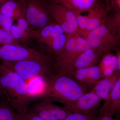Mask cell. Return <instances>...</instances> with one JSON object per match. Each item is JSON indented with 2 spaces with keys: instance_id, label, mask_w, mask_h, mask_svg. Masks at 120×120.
<instances>
[{
  "instance_id": "obj_1",
  "label": "cell",
  "mask_w": 120,
  "mask_h": 120,
  "mask_svg": "<svg viewBox=\"0 0 120 120\" xmlns=\"http://www.w3.org/2000/svg\"><path fill=\"white\" fill-rule=\"evenodd\" d=\"M0 84L4 98L15 112L22 115L29 109L32 101L26 81L2 63L0 64Z\"/></svg>"
},
{
  "instance_id": "obj_2",
  "label": "cell",
  "mask_w": 120,
  "mask_h": 120,
  "mask_svg": "<svg viewBox=\"0 0 120 120\" xmlns=\"http://www.w3.org/2000/svg\"><path fill=\"white\" fill-rule=\"evenodd\" d=\"M44 78L46 86L41 99L62 103L71 111L74 102L88 91L65 75L54 73Z\"/></svg>"
},
{
  "instance_id": "obj_3",
  "label": "cell",
  "mask_w": 120,
  "mask_h": 120,
  "mask_svg": "<svg viewBox=\"0 0 120 120\" xmlns=\"http://www.w3.org/2000/svg\"><path fill=\"white\" fill-rule=\"evenodd\" d=\"M109 2L105 0L98 2L88 11L76 15L79 29V34L86 39L92 30L104 25L110 11Z\"/></svg>"
},
{
  "instance_id": "obj_4",
  "label": "cell",
  "mask_w": 120,
  "mask_h": 120,
  "mask_svg": "<svg viewBox=\"0 0 120 120\" xmlns=\"http://www.w3.org/2000/svg\"><path fill=\"white\" fill-rule=\"evenodd\" d=\"M90 47L79 33L69 37L62 51L54 57L53 66L55 73L61 74L79 54Z\"/></svg>"
},
{
  "instance_id": "obj_5",
  "label": "cell",
  "mask_w": 120,
  "mask_h": 120,
  "mask_svg": "<svg viewBox=\"0 0 120 120\" xmlns=\"http://www.w3.org/2000/svg\"><path fill=\"white\" fill-rule=\"evenodd\" d=\"M53 61L26 60L17 62H4V64L26 81L37 76L47 77L55 73Z\"/></svg>"
},
{
  "instance_id": "obj_6",
  "label": "cell",
  "mask_w": 120,
  "mask_h": 120,
  "mask_svg": "<svg viewBox=\"0 0 120 120\" xmlns=\"http://www.w3.org/2000/svg\"><path fill=\"white\" fill-rule=\"evenodd\" d=\"M54 57L34 49L20 45H0V60L4 62H17L26 60L53 61Z\"/></svg>"
},
{
  "instance_id": "obj_7",
  "label": "cell",
  "mask_w": 120,
  "mask_h": 120,
  "mask_svg": "<svg viewBox=\"0 0 120 120\" xmlns=\"http://www.w3.org/2000/svg\"><path fill=\"white\" fill-rule=\"evenodd\" d=\"M24 17L31 27L41 29L52 22L49 0H23Z\"/></svg>"
},
{
  "instance_id": "obj_8",
  "label": "cell",
  "mask_w": 120,
  "mask_h": 120,
  "mask_svg": "<svg viewBox=\"0 0 120 120\" xmlns=\"http://www.w3.org/2000/svg\"><path fill=\"white\" fill-rule=\"evenodd\" d=\"M86 40L90 47L103 56L116 51L120 43V41L112 34L105 25L92 30Z\"/></svg>"
},
{
  "instance_id": "obj_9",
  "label": "cell",
  "mask_w": 120,
  "mask_h": 120,
  "mask_svg": "<svg viewBox=\"0 0 120 120\" xmlns=\"http://www.w3.org/2000/svg\"><path fill=\"white\" fill-rule=\"evenodd\" d=\"M48 7L51 17L62 28L68 38L79 33L76 16L72 11L60 4L50 1Z\"/></svg>"
},
{
  "instance_id": "obj_10",
  "label": "cell",
  "mask_w": 120,
  "mask_h": 120,
  "mask_svg": "<svg viewBox=\"0 0 120 120\" xmlns=\"http://www.w3.org/2000/svg\"><path fill=\"white\" fill-rule=\"evenodd\" d=\"M28 109L43 120H63L72 113L66 106H59L43 99L34 103Z\"/></svg>"
},
{
  "instance_id": "obj_11",
  "label": "cell",
  "mask_w": 120,
  "mask_h": 120,
  "mask_svg": "<svg viewBox=\"0 0 120 120\" xmlns=\"http://www.w3.org/2000/svg\"><path fill=\"white\" fill-rule=\"evenodd\" d=\"M70 77L80 86L90 91L102 79L98 65L77 69L65 75Z\"/></svg>"
},
{
  "instance_id": "obj_12",
  "label": "cell",
  "mask_w": 120,
  "mask_h": 120,
  "mask_svg": "<svg viewBox=\"0 0 120 120\" xmlns=\"http://www.w3.org/2000/svg\"><path fill=\"white\" fill-rule=\"evenodd\" d=\"M103 56L95 50L90 47L79 54L61 75H66L77 69L98 65Z\"/></svg>"
},
{
  "instance_id": "obj_13",
  "label": "cell",
  "mask_w": 120,
  "mask_h": 120,
  "mask_svg": "<svg viewBox=\"0 0 120 120\" xmlns=\"http://www.w3.org/2000/svg\"><path fill=\"white\" fill-rule=\"evenodd\" d=\"M102 100L94 93L86 92L74 102L71 111L72 112L83 114L95 112Z\"/></svg>"
},
{
  "instance_id": "obj_14",
  "label": "cell",
  "mask_w": 120,
  "mask_h": 120,
  "mask_svg": "<svg viewBox=\"0 0 120 120\" xmlns=\"http://www.w3.org/2000/svg\"><path fill=\"white\" fill-rule=\"evenodd\" d=\"M120 76V72H116L109 76L101 79L92 87L90 92L94 93L102 100L105 101Z\"/></svg>"
},
{
  "instance_id": "obj_15",
  "label": "cell",
  "mask_w": 120,
  "mask_h": 120,
  "mask_svg": "<svg viewBox=\"0 0 120 120\" xmlns=\"http://www.w3.org/2000/svg\"><path fill=\"white\" fill-rule=\"evenodd\" d=\"M109 2V0H50V2L64 5L75 15L86 11L91 8L101 1Z\"/></svg>"
},
{
  "instance_id": "obj_16",
  "label": "cell",
  "mask_w": 120,
  "mask_h": 120,
  "mask_svg": "<svg viewBox=\"0 0 120 120\" xmlns=\"http://www.w3.org/2000/svg\"><path fill=\"white\" fill-rule=\"evenodd\" d=\"M0 13L17 20L24 17V8L23 0H8L1 5Z\"/></svg>"
},
{
  "instance_id": "obj_17",
  "label": "cell",
  "mask_w": 120,
  "mask_h": 120,
  "mask_svg": "<svg viewBox=\"0 0 120 120\" xmlns=\"http://www.w3.org/2000/svg\"><path fill=\"white\" fill-rule=\"evenodd\" d=\"M55 23V22H52L43 28L32 30L31 38L46 45V54H48L52 43Z\"/></svg>"
},
{
  "instance_id": "obj_18",
  "label": "cell",
  "mask_w": 120,
  "mask_h": 120,
  "mask_svg": "<svg viewBox=\"0 0 120 120\" xmlns=\"http://www.w3.org/2000/svg\"><path fill=\"white\" fill-rule=\"evenodd\" d=\"M101 108L112 116L116 112L120 111V76Z\"/></svg>"
},
{
  "instance_id": "obj_19",
  "label": "cell",
  "mask_w": 120,
  "mask_h": 120,
  "mask_svg": "<svg viewBox=\"0 0 120 120\" xmlns=\"http://www.w3.org/2000/svg\"><path fill=\"white\" fill-rule=\"evenodd\" d=\"M68 38L62 28L56 22L52 43L48 54L54 57L58 55L64 49Z\"/></svg>"
},
{
  "instance_id": "obj_20",
  "label": "cell",
  "mask_w": 120,
  "mask_h": 120,
  "mask_svg": "<svg viewBox=\"0 0 120 120\" xmlns=\"http://www.w3.org/2000/svg\"><path fill=\"white\" fill-rule=\"evenodd\" d=\"M17 24L13 25L11 32L15 38L19 41H27L31 38L33 28L30 26L24 16L17 19Z\"/></svg>"
},
{
  "instance_id": "obj_21",
  "label": "cell",
  "mask_w": 120,
  "mask_h": 120,
  "mask_svg": "<svg viewBox=\"0 0 120 120\" xmlns=\"http://www.w3.org/2000/svg\"><path fill=\"white\" fill-rule=\"evenodd\" d=\"M27 84V91L31 101L42 98L45 90L46 83L44 77L37 76L30 79Z\"/></svg>"
},
{
  "instance_id": "obj_22",
  "label": "cell",
  "mask_w": 120,
  "mask_h": 120,
  "mask_svg": "<svg viewBox=\"0 0 120 120\" xmlns=\"http://www.w3.org/2000/svg\"><path fill=\"white\" fill-rule=\"evenodd\" d=\"M104 25L112 34L120 41V11H115L114 14L108 15Z\"/></svg>"
},
{
  "instance_id": "obj_23",
  "label": "cell",
  "mask_w": 120,
  "mask_h": 120,
  "mask_svg": "<svg viewBox=\"0 0 120 120\" xmlns=\"http://www.w3.org/2000/svg\"><path fill=\"white\" fill-rule=\"evenodd\" d=\"M20 116L4 98L0 97V120H19Z\"/></svg>"
},
{
  "instance_id": "obj_24",
  "label": "cell",
  "mask_w": 120,
  "mask_h": 120,
  "mask_svg": "<svg viewBox=\"0 0 120 120\" xmlns=\"http://www.w3.org/2000/svg\"><path fill=\"white\" fill-rule=\"evenodd\" d=\"M20 45L19 41L15 38L11 32L0 27V45Z\"/></svg>"
},
{
  "instance_id": "obj_25",
  "label": "cell",
  "mask_w": 120,
  "mask_h": 120,
  "mask_svg": "<svg viewBox=\"0 0 120 120\" xmlns=\"http://www.w3.org/2000/svg\"><path fill=\"white\" fill-rule=\"evenodd\" d=\"M95 111L87 114L72 112L63 120H97Z\"/></svg>"
},
{
  "instance_id": "obj_26",
  "label": "cell",
  "mask_w": 120,
  "mask_h": 120,
  "mask_svg": "<svg viewBox=\"0 0 120 120\" xmlns=\"http://www.w3.org/2000/svg\"><path fill=\"white\" fill-rule=\"evenodd\" d=\"M13 21L11 17L0 13V27L11 32Z\"/></svg>"
},
{
  "instance_id": "obj_27",
  "label": "cell",
  "mask_w": 120,
  "mask_h": 120,
  "mask_svg": "<svg viewBox=\"0 0 120 120\" xmlns=\"http://www.w3.org/2000/svg\"><path fill=\"white\" fill-rule=\"evenodd\" d=\"M19 120H43L31 110H28L25 113L20 115Z\"/></svg>"
},
{
  "instance_id": "obj_28",
  "label": "cell",
  "mask_w": 120,
  "mask_h": 120,
  "mask_svg": "<svg viewBox=\"0 0 120 120\" xmlns=\"http://www.w3.org/2000/svg\"><path fill=\"white\" fill-rule=\"evenodd\" d=\"M113 116L101 108L97 120H114Z\"/></svg>"
},
{
  "instance_id": "obj_29",
  "label": "cell",
  "mask_w": 120,
  "mask_h": 120,
  "mask_svg": "<svg viewBox=\"0 0 120 120\" xmlns=\"http://www.w3.org/2000/svg\"><path fill=\"white\" fill-rule=\"evenodd\" d=\"M111 9L114 11H120V0H109Z\"/></svg>"
},
{
  "instance_id": "obj_30",
  "label": "cell",
  "mask_w": 120,
  "mask_h": 120,
  "mask_svg": "<svg viewBox=\"0 0 120 120\" xmlns=\"http://www.w3.org/2000/svg\"><path fill=\"white\" fill-rule=\"evenodd\" d=\"M116 52V62L117 71L120 72V50L117 49Z\"/></svg>"
},
{
  "instance_id": "obj_31",
  "label": "cell",
  "mask_w": 120,
  "mask_h": 120,
  "mask_svg": "<svg viewBox=\"0 0 120 120\" xmlns=\"http://www.w3.org/2000/svg\"><path fill=\"white\" fill-rule=\"evenodd\" d=\"M1 79V73L0 72V80ZM0 97H2L4 98V94H3V91L2 88H1V86L0 84Z\"/></svg>"
},
{
  "instance_id": "obj_32",
  "label": "cell",
  "mask_w": 120,
  "mask_h": 120,
  "mask_svg": "<svg viewBox=\"0 0 120 120\" xmlns=\"http://www.w3.org/2000/svg\"><path fill=\"white\" fill-rule=\"evenodd\" d=\"M7 0H0V4H2L4 2L7 1Z\"/></svg>"
},
{
  "instance_id": "obj_33",
  "label": "cell",
  "mask_w": 120,
  "mask_h": 120,
  "mask_svg": "<svg viewBox=\"0 0 120 120\" xmlns=\"http://www.w3.org/2000/svg\"></svg>"
}]
</instances>
